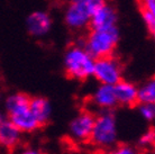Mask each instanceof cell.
I'll use <instances>...</instances> for the list:
<instances>
[{"label": "cell", "mask_w": 155, "mask_h": 154, "mask_svg": "<svg viewBox=\"0 0 155 154\" xmlns=\"http://www.w3.org/2000/svg\"><path fill=\"white\" fill-rule=\"evenodd\" d=\"M94 60L96 59H93L81 45L70 46L63 58L65 73L74 80H87L92 77Z\"/></svg>", "instance_id": "obj_1"}, {"label": "cell", "mask_w": 155, "mask_h": 154, "mask_svg": "<svg viewBox=\"0 0 155 154\" xmlns=\"http://www.w3.org/2000/svg\"><path fill=\"white\" fill-rule=\"evenodd\" d=\"M119 38L120 33L117 26L102 31L92 29L84 39H82V45L93 59H99L113 55Z\"/></svg>", "instance_id": "obj_2"}, {"label": "cell", "mask_w": 155, "mask_h": 154, "mask_svg": "<svg viewBox=\"0 0 155 154\" xmlns=\"http://www.w3.org/2000/svg\"><path fill=\"white\" fill-rule=\"evenodd\" d=\"M90 141L99 149L107 150L115 146L118 142V126L115 114L104 110L94 118Z\"/></svg>", "instance_id": "obj_3"}, {"label": "cell", "mask_w": 155, "mask_h": 154, "mask_svg": "<svg viewBox=\"0 0 155 154\" xmlns=\"http://www.w3.org/2000/svg\"><path fill=\"white\" fill-rule=\"evenodd\" d=\"M107 0H70L64 12V22L66 26L80 31L89 26L92 14Z\"/></svg>", "instance_id": "obj_4"}, {"label": "cell", "mask_w": 155, "mask_h": 154, "mask_svg": "<svg viewBox=\"0 0 155 154\" xmlns=\"http://www.w3.org/2000/svg\"><path fill=\"white\" fill-rule=\"evenodd\" d=\"M92 77L101 85H115L123 79V68L119 61L111 55L96 59Z\"/></svg>", "instance_id": "obj_5"}, {"label": "cell", "mask_w": 155, "mask_h": 154, "mask_svg": "<svg viewBox=\"0 0 155 154\" xmlns=\"http://www.w3.org/2000/svg\"><path fill=\"white\" fill-rule=\"evenodd\" d=\"M94 118L89 112H82L77 115L69 124V134L77 142L89 141L92 133Z\"/></svg>", "instance_id": "obj_6"}, {"label": "cell", "mask_w": 155, "mask_h": 154, "mask_svg": "<svg viewBox=\"0 0 155 154\" xmlns=\"http://www.w3.org/2000/svg\"><path fill=\"white\" fill-rule=\"evenodd\" d=\"M117 22H118V15L116 8L113 5L106 2L92 14L89 26L91 27V29L102 31L117 26Z\"/></svg>", "instance_id": "obj_7"}, {"label": "cell", "mask_w": 155, "mask_h": 154, "mask_svg": "<svg viewBox=\"0 0 155 154\" xmlns=\"http://www.w3.org/2000/svg\"><path fill=\"white\" fill-rule=\"evenodd\" d=\"M52 17L44 10H36L26 18L27 32L34 37H43L48 34L52 28Z\"/></svg>", "instance_id": "obj_8"}, {"label": "cell", "mask_w": 155, "mask_h": 154, "mask_svg": "<svg viewBox=\"0 0 155 154\" xmlns=\"http://www.w3.org/2000/svg\"><path fill=\"white\" fill-rule=\"evenodd\" d=\"M117 104L124 107H133L138 102V87L133 82L121 79L114 85Z\"/></svg>", "instance_id": "obj_9"}, {"label": "cell", "mask_w": 155, "mask_h": 154, "mask_svg": "<svg viewBox=\"0 0 155 154\" xmlns=\"http://www.w3.org/2000/svg\"><path fill=\"white\" fill-rule=\"evenodd\" d=\"M93 105L102 110H111L117 106V99L114 85H99L91 97Z\"/></svg>", "instance_id": "obj_10"}, {"label": "cell", "mask_w": 155, "mask_h": 154, "mask_svg": "<svg viewBox=\"0 0 155 154\" xmlns=\"http://www.w3.org/2000/svg\"><path fill=\"white\" fill-rule=\"evenodd\" d=\"M21 132L10 120H4L0 127V145L6 149H12L21 139Z\"/></svg>", "instance_id": "obj_11"}, {"label": "cell", "mask_w": 155, "mask_h": 154, "mask_svg": "<svg viewBox=\"0 0 155 154\" xmlns=\"http://www.w3.org/2000/svg\"><path fill=\"white\" fill-rule=\"evenodd\" d=\"M29 109L31 114L35 116V118L39 123V125H45L51 119L52 116V105L46 98L36 97L31 99Z\"/></svg>", "instance_id": "obj_12"}, {"label": "cell", "mask_w": 155, "mask_h": 154, "mask_svg": "<svg viewBox=\"0 0 155 154\" xmlns=\"http://www.w3.org/2000/svg\"><path fill=\"white\" fill-rule=\"evenodd\" d=\"M29 102H31V98L27 95L20 92L12 93L7 97V99L5 101V109L7 115L10 117L29 109Z\"/></svg>", "instance_id": "obj_13"}, {"label": "cell", "mask_w": 155, "mask_h": 154, "mask_svg": "<svg viewBox=\"0 0 155 154\" xmlns=\"http://www.w3.org/2000/svg\"><path fill=\"white\" fill-rule=\"evenodd\" d=\"M9 120L16 127L19 128V131L21 133H31L41 126L37 119L35 118V116L31 114V109H27V110L19 112L17 115L10 116Z\"/></svg>", "instance_id": "obj_14"}, {"label": "cell", "mask_w": 155, "mask_h": 154, "mask_svg": "<svg viewBox=\"0 0 155 154\" xmlns=\"http://www.w3.org/2000/svg\"><path fill=\"white\" fill-rule=\"evenodd\" d=\"M138 102L155 104V77L148 79L138 87Z\"/></svg>", "instance_id": "obj_15"}, {"label": "cell", "mask_w": 155, "mask_h": 154, "mask_svg": "<svg viewBox=\"0 0 155 154\" xmlns=\"http://www.w3.org/2000/svg\"><path fill=\"white\" fill-rule=\"evenodd\" d=\"M138 112L144 120L148 123L155 122V104H140Z\"/></svg>", "instance_id": "obj_16"}, {"label": "cell", "mask_w": 155, "mask_h": 154, "mask_svg": "<svg viewBox=\"0 0 155 154\" xmlns=\"http://www.w3.org/2000/svg\"><path fill=\"white\" fill-rule=\"evenodd\" d=\"M155 141V129L151 128L146 131L145 133L140 135V137L138 139V145L140 147H144V149H147V147L153 146Z\"/></svg>", "instance_id": "obj_17"}, {"label": "cell", "mask_w": 155, "mask_h": 154, "mask_svg": "<svg viewBox=\"0 0 155 154\" xmlns=\"http://www.w3.org/2000/svg\"><path fill=\"white\" fill-rule=\"evenodd\" d=\"M142 18H143L144 23H145V25L147 27L148 32L151 33V35L155 39V17L148 12L147 9L143 8L142 9Z\"/></svg>", "instance_id": "obj_18"}, {"label": "cell", "mask_w": 155, "mask_h": 154, "mask_svg": "<svg viewBox=\"0 0 155 154\" xmlns=\"http://www.w3.org/2000/svg\"><path fill=\"white\" fill-rule=\"evenodd\" d=\"M105 154H138V152L132 145L124 144V145H119L116 147L113 146V149L108 150Z\"/></svg>", "instance_id": "obj_19"}, {"label": "cell", "mask_w": 155, "mask_h": 154, "mask_svg": "<svg viewBox=\"0 0 155 154\" xmlns=\"http://www.w3.org/2000/svg\"><path fill=\"white\" fill-rule=\"evenodd\" d=\"M143 6L155 17V0H143Z\"/></svg>", "instance_id": "obj_20"}, {"label": "cell", "mask_w": 155, "mask_h": 154, "mask_svg": "<svg viewBox=\"0 0 155 154\" xmlns=\"http://www.w3.org/2000/svg\"><path fill=\"white\" fill-rule=\"evenodd\" d=\"M20 154H43L41 151L35 150V149H27V150L23 151Z\"/></svg>", "instance_id": "obj_21"}, {"label": "cell", "mask_w": 155, "mask_h": 154, "mask_svg": "<svg viewBox=\"0 0 155 154\" xmlns=\"http://www.w3.org/2000/svg\"><path fill=\"white\" fill-rule=\"evenodd\" d=\"M142 154H155V151H146V152H143Z\"/></svg>", "instance_id": "obj_22"}, {"label": "cell", "mask_w": 155, "mask_h": 154, "mask_svg": "<svg viewBox=\"0 0 155 154\" xmlns=\"http://www.w3.org/2000/svg\"><path fill=\"white\" fill-rule=\"evenodd\" d=\"M4 117H2V116L0 115V127H1V125H2V123H4Z\"/></svg>", "instance_id": "obj_23"}, {"label": "cell", "mask_w": 155, "mask_h": 154, "mask_svg": "<svg viewBox=\"0 0 155 154\" xmlns=\"http://www.w3.org/2000/svg\"><path fill=\"white\" fill-rule=\"evenodd\" d=\"M153 146H154V147H155V141H154V144H153Z\"/></svg>", "instance_id": "obj_24"}]
</instances>
